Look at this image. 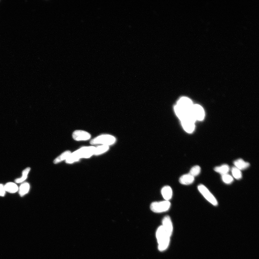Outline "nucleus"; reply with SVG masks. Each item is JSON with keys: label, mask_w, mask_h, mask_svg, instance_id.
<instances>
[{"label": "nucleus", "mask_w": 259, "mask_h": 259, "mask_svg": "<svg viewBox=\"0 0 259 259\" xmlns=\"http://www.w3.org/2000/svg\"><path fill=\"white\" fill-rule=\"evenodd\" d=\"M193 102L189 98L183 97L181 98L174 108L176 114L181 120L186 117L191 115Z\"/></svg>", "instance_id": "nucleus-1"}, {"label": "nucleus", "mask_w": 259, "mask_h": 259, "mask_svg": "<svg viewBox=\"0 0 259 259\" xmlns=\"http://www.w3.org/2000/svg\"><path fill=\"white\" fill-rule=\"evenodd\" d=\"M95 149V148L94 147H82L71 154L66 159V162L68 164H71L82 158H88L94 154Z\"/></svg>", "instance_id": "nucleus-2"}, {"label": "nucleus", "mask_w": 259, "mask_h": 259, "mask_svg": "<svg viewBox=\"0 0 259 259\" xmlns=\"http://www.w3.org/2000/svg\"><path fill=\"white\" fill-rule=\"evenodd\" d=\"M156 235L159 244V250L161 252L165 251L169 245L170 237L162 226L158 228Z\"/></svg>", "instance_id": "nucleus-3"}, {"label": "nucleus", "mask_w": 259, "mask_h": 259, "mask_svg": "<svg viewBox=\"0 0 259 259\" xmlns=\"http://www.w3.org/2000/svg\"><path fill=\"white\" fill-rule=\"evenodd\" d=\"M116 139L114 137L110 135H104L99 136L92 140L90 142L91 144H102L103 145H112L116 142Z\"/></svg>", "instance_id": "nucleus-4"}, {"label": "nucleus", "mask_w": 259, "mask_h": 259, "mask_svg": "<svg viewBox=\"0 0 259 259\" xmlns=\"http://www.w3.org/2000/svg\"><path fill=\"white\" fill-rule=\"evenodd\" d=\"M170 202L165 201L154 202L150 205L151 210L155 213H162L168 211L171 207Z\"/></svg>", "instance_id": "nucleus-5"}, {"label": "nucleus", "mask_w": 259, "mask_h": 259, "mask_svg": "<svg viewBox=\"0 0 259 259\" xmlns=\"http://www.w3.org/2000/svg\"><path fill=\"white\" fill-rule=\"evenodd\" d=\"M201 193L209 202L214 206H217L218 203L217 200L209 190L203 184H200L198 187Z\"/></svg>", "instance_id": "nucleus-6"}, {"label": "nucleus", "mask_w": 259, "mask_h": 259, "mask_svg": "<svg viewBox=\"0 0 259 259\" xmlns=\"http://www.w3.org/2000/svg\"><path fill=\"white\" fill-rule=\"evenodd\" d=\"M180 120L183 129L187 132L191 133L194 131L195 120L192 115L186 117Z\"/></svg>", "instance_id": "nucleus-7"}, {"label": "nucleus", "mask_w": 259, "mask_h": 259, "mask_svg": "<svg viewBox=\"0 0 259 259\" xmlns=\"http://www.w3.org/2000/svg\"><path fill=\"white\" fill-rule=\"evenodd\" d=\"M191 115L195 121L203 120L205 116L204 109L201 105H193L191 110Z\"/></svg>", "instance_id": "nucleus-8"}, {"label": "nucleus", "mask_w": 259, "mask_h": 259, "mask_svg": "<svg viewBox=\"0 0 259 259\" xmlns=\"http://www.w3.org/2000/svg\"><path fill=\"white\" fill-rule=\"evenodd\" d=\"M91 137L90 134L83 130H76L72 134L73 138L76 141L88 140L90 139Z\"/></svg>", "instance_id": "nucleus-9"}, {"label": "nucleus", "mask_w": 259, "mask_h": 259, "mask_svg": "<svg viewBox=\"0 0 259 259\" xmlns=\"http://www.w3.org/2000/svg\"><path fill=\"white\" fill-rule=\"evenodd\" d=\"M162 227L169 236L171 237L173 232V225L171 218L169 216H165L162 221Z\"/></svg>", "instance_id": "nucleus-10"}, {"label": "nucleus", "mask_w": 259, "mask_h": 259, "mask_svg": "<svg viewBox=\"0 0 259 259\" xmlns=\"http://www.w3.org/2000/svg\"><path fill=\"white\" fill-rule=\"evenodd\" d=\"M194 181V177L189 173L185 174L181 176L179 181L181 184L188 185L192 184Z\"/></svg>", "instance_id": "nucleus-11"}, {"label": "nucleus", "mask_w": 259, "mask_h": 259, "mask_svg": "<svg viewBox=\"0 0 259 259\" xmlns=\"http://www.w3.org/2000/svg\"><path fill=\"white\" fill-rule=\"evenodd\" d=\"M161 194L164 199L166 201H169L173 196V190L170 187L164 186L161 190Z\"/></svg>", "instance_id": "nucleus-12"}, {"label": "nucleus", "mask_w": 259, "mask_h": 259, "mask_svg": "<svg viewBox=\"0 0 259 259\" xmlns=\"http://www.w3.org/2000/svg\"><path fill=\"white\" fill-rule=\"evenodd\" d=\"M234 164L235 167L241 171L246 169L250 166V164L248 162L245 161L242 159L235 160L234 162Z\"/></svg>", "instance_id": "nucleus-13"}, {"label": "nucleus", "mask_w": 259, "mask_h": 259, "mask_svg": "<svg viewBox=\"0 0 259 259\" xmlns=\"http://www.w3.org/2000/svg\"><path fill=\"white\" fill-rule=\"evenodd\" d=\"M214 169L216 172L219 173L221 175H223L228 174L230 169L227 164H224L220 166L215 167Z\"/></svg>", "instance_id": "nucleus-14"}, {"label": "nucleus", "mask_w": 259, "mask_h": 259, "mask_svg": "<svg viewBox=\"0 0 259 259\" xmlns=\"http://www.w3.org/2000/svg\"><path fill=\"white\" fill-rule=\"evenodd\" d=\"M6 191L13 193L17 192L18 189V186L13 183H8L4 186Z\"/></svg>", "instance_id": "nucleus-15"}, {"label": "nucleus", "mask_w": 259, "mask_h": 259, "mask_svg": "<svg viewBox=\"0 0 259 259\" xmlns=\"http://www.w3.org/2000/svg\"><path fill=\"white\" fill-rule=\"evenodd\" d=\"M30 185L29 183H22L20 187L19 194L21 196H23L27 193L30 189Z\"/></svg>", "instance_id": "nucleus-16"}, {"label": "nucleus", "mask_w": 259, "mask_h": 259, "mask_svg": "<svg viewBox=\"0 0 259 259\" xmlns=\"http://www.w3.org/2000/svg\"><path fill=\"white\" fill-rule=\"evenodd\" d=\"M71 154V152L70 151L65 152L54 160V163L56 164L59 163L63 160L66 159Z\"/></svg>", "instance_id": "nucleus-17"}, {"label": "nucleus", "mask_w": 259, "mask_h": 259, "mask_svg": "<svg viewBox=\"0 0 259 259\" xmlns=\"http://www.w3.org/2000/svg\"><path fill=\"white\" fill-rule=\"evenodd\" d=\"M109 149V147L108 145H102L97 148H95L94 154L96 155L102 154L108 151Z\"/></svg>", "instance_id": "nucleus-18"}, {"label": "nucleus", "mask_w": 259, "mask_h": 259, "mask_svg": "<svg viewBox=\"0 0 259 259\" xmlns=\"http://www.w3.org/2000/svg\"><path fill=\"white\" fill-rule=\"evenodd\" d=\"M232 173L233 177L237 180H240L242 177V174L241 170L236 167H232Z\"/></svg>", "instance_id": "nucleus-19"}, {"label": "nucleus", "mask_w": 259, "mask_h": 259, "mask_svg": "<svg viewBox=\"0 0 259 259\" xmlns=\"http://www.w3.org/2000/svg\"><path fill=\"white\" fill-rule=\"evenodd\" d=\"M30 170V168H27L26 169L22 172V177L20 178L16 179L15 182L16 183H19L23 182L27 178L28 173Z\"/></svg>", "instance_id": "nucleus-20"}, {"label": "nucleus", "mask_w": 259, "mask_h": 259, "mask_svg": "<svg viewBox=\"0 0 259 259\" xmlns=\"http://www.w3.org/2000/svg\"><path fill=\"white\" fill-rule=\"evenodd\" d=\"M201 168L198 165H196L192 167L189 173L194 177L195 176L198 175L201 173Z\"/></svg>", "instance_id": "nucleus-21"}, {"label": "nucleus", "mask_w": 259, "mask_h": 259, "mask_svg": "<svg viewBox=\"0 0 259 259\" xmlns=\"http://www.w3.org/2000/svg\"><path fill=\"white\" fill-rule=\"evenodd\" d=\"M222 179L223 182L227 184H231L234 181L232 176L228 174L222 175Z\"/></svg>", "instance_id": "nucleus-22"}, {"label": "nucleus", "mask_w": 259, "mask_h": 259, "mask_svg": "<svg viewBox=\"0 0 259 259\" xmlns=\"http://www.w3.org/2000/svg\"><path fill=\"white\" fill-rule=\"evenodd\" d=\"M6 190H5L4 186L2 184H0V196H4Z\"/></svg>", "instance_id": "nucleus-23"}]
</instances>
